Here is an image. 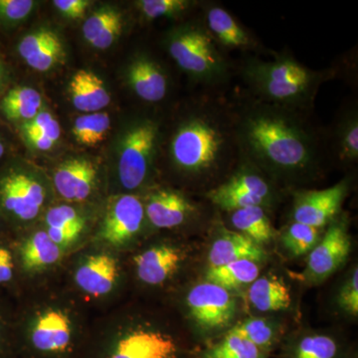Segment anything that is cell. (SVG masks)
<instances>
[{
  "instance_id": "obj_23",
  "label": "cell",
  "mask_w": 358,
  "mask_h": 358,
  "mask_svg": "<svg viewBox=\"0 0 358 358\" xmlns=\"http://www.w3.org/2000/svg\"><path fill=\"white\" fill-rule=\"evenodd\" d=\"M124 28L121 11L112 6L101 7L85 20L83 36L94 48L106 50L119 39Z\"/></svg>"
},
{
  "instance_id": "obj_8",
  "label": "cell",
  "mask_w": 358,
  "mask_h": 358,
  "mask_svg": "<svg viewBox=\"0 0 358 358\" xmlns=\"http://www.w3.org/2000/svg\"><path fill=\"white\" fill-rule=\"evenodd\" d=\"M28 350L38 358H69L74 336L69 317L62 310L40 315L28 334Z\"/></svg>"
},
{
  "instance_id": "obj_32",
  "label": "cell",
  "mask_w": 358,
  "mask_h": 358,
  "mask_svg": "<svg viewBox=\"0 0 358 358\" xmlns=\"http://www.w3.org/2000/svg\"><path fill=\"white\" fill-rule=\"evenodd\" d=\"M320 240V229L294 221L286 228L282 236L284 246L296 257L310 253Z\"/></svg>"
},
{
  "instance_id": "obj_25",
  "label": "cell",
  "mask_w": 358,
  "mask_h": 358,
  "mask_svg": "<svg viewBox=\"0 0 358 358\" xmlns=\"http://www.w3.org/2000/svg\"><path fill=\"white\" fill-rule=\"evenodd\" d=\"M62 248L54 243L46 231H38L21 244L20 260L25 272L43 270L60 260Z\"/></svg>"
},
{
  "instance_id": "obj_9",
  "label": "cell",
  "mask_w": 358,
  "mask_h": 358,
  "mask_svg": "<svg viewBox=\"0 0 358 358\" xmlns=\"http://www.w3.org/2000/svg\"><path fill=\"white\" fill-rule=\"evenodd\" d=\"M186 301L193 320L207 331L225 329L236 313V300L230 291L209 282L193 287Z\"/></svg>"
},
{
  "instance_id": "obj_38",
  "label": "cell",
  "mask_w": 358,
  "mask_h": 358,
  "mask_svg": "<svg viewBox=\"0 0 358 358\" xmlns=\"http://www.w3.org/2000/svg\"><path fill=\"white\" fill-rule=\"evenodd\" d=\"M36 2L32 0H0V25L13 27L29 17Z\"/></svg>"
},
{
  "instance_id": "obj_10",
  "label": "cell",
  "mask_w": 358,
  "mask_h": 358,
  "mask_svg": "<svg viewBox=\"0 0 358 358\" xmlns=\"http://www.w3.org/2000/svg\"><path fill=\"white\" fill-rule=\"evenodd\" d=\"M348 188L350 183L345 178L326 189L296 192L293 206L294 222L306 224L317 229L333 222L341 211Z\"/></svg>"
},
{
  "instance_id": "obj_42",
  "label": "cell",
  "mask_w": 358,
  "mask_h": 358,
  "mask_svg": "<svg viewBox=\"0 0 358 358\" xmlns=\"http://www.w3.org/2000/svg\"><path fill=\"white\" fill-rule=\"evenodd\" d=\"M6 324V317L0 313V358L10 357L14 350L13 339L9 336Z\"/></svg>"
},
{
  "instance_id": "obj_45",
  "label": "cell",
  "mask_w": 358,
  "mask_h": 358,
  "mask_svg": "<svg viewBox=\"0 0 358 358\" xmlns=\"http://www.w3.org/2000/svg\"><path fill=\"white\" fill-rule=\"evenodd\" d=\"M0 218H1V216H0Z\"/></svg>"
},
{
  "instance_id": "obj_36",
  "label": "cell",
  "mask_w": 358,
  "mask_h": 358,
  "mask_svg": "<svg viewBox=\"0 0 358 358\" xmlns=\"http://www.w3.org/2000/svg\"><path fill=\"white\" fill-rule=\"evenodd\" d=\"M338 345L331 336L324 334L307 336L294 346L293 358H336Z\"/></svg>"
},
{
  "instance_id": "obj_27",
  "label": "cell",
  "mask_w": 358,
  "mask_h": 358,
  "mask_svg": "<svg viewBox=\"0 0 358 358\" xmlns=\"http://www.w3.org/2000/svg\"><path fill=\"white\" fill-rule=\"evenodd\" d=\"M43 109L42 96L31 87H14L0 102V112L4 117L20 124L31 121Z\"/></svg>"
},
{
  "instance_id": "obj_4",
  "label": "cell",
  "mask_w": 358,
  "mask_h": 358,
  "mask_svg": "<svg viewBox=\"0 0 358 358\" xmlns=\"http://www.w3.org/2000/svg\"><path fill=\"white\" fill-rule=\"evenodd\" d=\"M169 56L190 79L201 85H217L229 75V64L204 22L179 25L167 34Z\"/></svg>"
},
{
  "instance_id": "obj_20",
  "label": "cell",
  "mask_w": 358,
  "mask_h": 358,
  "mask_svg": "<svg viewBox=\"0 0 358 358\" xmlns=\"http://www.w3.org/2000/svg\"><path fill=\"white\" fill-rule=\"evenodd\" d=\"M119 275V266L108 254L90 256L78 268L75 280L79 288L94 296L109 294Z\"/></svg>"
},
{
  "instance_id": "obj_24",
  "label": "cell",
  "mask_w": 358,
  "mask_h": 358,
  "mask_svg": "<svg viewBox=\"0 0 358 358\" xmlns=\"http://www.w3.org/2000/svg\"><path fill=\"white\" fill-rule=\"evenodd\" d=\"M46 233L60 248L77 241L85 229V219L74 207L60 205L49 209L45 216Z\"/></svg>"
},
{
  "instance_id": "obj_29",
  "label": "cell",
  "mask_w": 358,
  "mask_h": 358,
  "mask_svg": "<svg viewBox=\"0 0 358 358\" xmlns=\"http://www.w3.org/2000/svg\"><path fill=\"white\" fill-rule=\"evenodd\" d=\"M259 275L260 267L257 262L239 260L219 267L209 268L206 273V282L230 291L251 285L258 279Z\"/></svg>"
},
{
  "instance_id": "obj_6",
  "label": "cell",
  "mask_w": 358,
  "mask_h": 358,
  "mask_svg": "<svg viewBox=\"0 0 358 358\" xmlns=\"http://www.w3.org/2000/svg\"><path fill=\"white\" fill-rule=\"evenodd\" d=\"M240 160L241 164L235 173L206 193L207 199L222 210L232 212L246 207H265L272 197V187L263 171Z\"/></svg>"
},
{
  "instance_id": "obj_2",
  "label": "cell",
  "mask_w": 358,
  "mask_h": 358,
  "mask_svg": "<svg viewBox=\"0 0 358 358\" xmlns=\"http://www.w3.org/2000/svg\"><path fill=\"white\" fill-rule=\"evenodd\" d=\"M167 152L173 169L187 178L217 176L240 159L234 112L201 98L176 124Z\"/></svg>"
},
{
  "instance_id": "obj_12",
  "label": "cell",
  "mask_w": 358,
  "mask_h": 358,
  "mask_svg": "<svg viewBox=\"0 0 358 358\" xmlns=\"http://www.w3.org/2000/svg\"><path fill=\"white\" fill-rule=\"evenodd\" d=\"M178 343L169 334L136 329L120 336L100 358H178Z\"/></svg>"
},
{
  "instance_id": "obj_44",
  "label": "cell",
  "mask_w": 358,
  "mask_h": 358,
  "mask_svg": "<svg viewBox=\"0 0 358 358\" xmlns=\"http://www.w3.org/2000/svg\"><path fill=\"white\" fill-rule=\"evenodd\" d=\"M4 154H6V145H4L2 138H0V159L3 157Z\"/></svg>"
},
{
  "instance_id": "obj_1",
  "label": "cell",
  "mask_w": 358,
  "mask_h": 358,
  "mask_svg": "<svg viewBox=\"0 0 358 358\" xmlns=\"http://www.w3.org/2000/svg\"><path fill=\"white\" fill-rule=\"evenodd\" d=\"M303 114L259 101L234 112L240 159L282 178L315 173L322 157V141Z\"/></svg>"
},
{
  "instance_id": "obj_16",
  "label": "cell",
  "mask_w": 358,
  "mask_h": 358,
  "mask_svg": "<svg viewBox=\"0 0 358 358\" xmlns=\"http://www.w3.org/2000/svg\"><path fill=\"white\" fill-rule=\"evenodd\" d=\"M18 54L31 69L47 72L64 58V47L57 33L39 28L26 34L17 47Z\"/></svg>"
},
{
  "instance_id": "obj_28",
  "label": "cell",
  "mask_w": 358,
  "mask_h": 358,
  "mask_svg": "<svg viewBox=\"0 0 358 358\" xmlns=\"http://www.w3.org/2000/svg\"><path fill=\"white\" fill-rule=\"evenodd\" d=\"M230 213L231 223L237 232L248 237L260 246L268 243L275 237L274 227L264 207H246Z\"/></svg>"
},
{
  "instance_id": "obj_14",
  "label": "cell",
  "mask_w": 358,
  "mask_h": 358,
  "mask_svg": "<svg viewBox=\"0 0 358 358\" xmlns=\"http://www.w3.org/2000/svg\"><path fill=\"white\" fill-rule=\"evenodd\" d=\"M127 81L134 95L147 103H159L169 93V78L166 71L147 55H138L129 63Z\"/></svg>"
},
{
  "instance_id": "obj_5",
  "label": "cell",
  "mask_w": 358,
  "mask_h": 358,
  "mask_svg": "<svg viewBox=\"0 0 358 358\" xmlns=\"http://www.w3.org/2000/svg\"><path fill=\"white\" fill-rule=\"evenodd\" d=\"M160 138L159 122L140 119L122 134L117 150V176L126 189L140 188L150 176Z\"/></svg>"
},
{
  "instance_id": "obj_13",
  "label": "cell",
  "mask_w": 358,
  "mask_h": 358,
  "mask_svg": "<svg viewBox=\"0 0 358 358\" xmlns=\"http://www.w3.org/2000/svg\"><path fill=\"white\" fill-rule=\"evenodd\" d=\"M145 215V206L138 197L131 194L117 197L103 219L101 239L112 246L128 243L140 232Z\"/></svg>"
},
{
  "instance_id": "obj_33",
  "label": "cell",
  "mask_w": 358,
  "mask_h": 358,
  "mask_svg": "<svg viewBox=\"0 0 358 358\" xmlns=\"http://www.w3.org/2000/svg\"><path fill=\"white\" fill-rule=\"evenodd\" d=\"M264 350L246 339L226 334L217 345L211 346L202 355V358H263Z\"/></svg>"
},
{
  "instance_id": "obj_15",
  "label": "cell",
  "mask_w": 358,
  "mask_h": 358,
  "mask_svg": "<svg viewBox=\"0 0 358 358\" xmlns=\"http://www.w3.org/2000/svg\"><path fill=\"white\" fill-rule=\"evenodd\" d=\"M196 205L180 192L162 189L152 193L145 206L150 222L160 229L178 227L196 213Z\"/></svg>"
},
{
  "instance_id": "obj_11",
  "label": "cell",
  "mask_w": 358,
  "mask_h": 358,
  "mask_svg": "<svg viewBox=\"0 0 358 358\" xmlns=\"http://www.w3.org/2000/svg\"><path fill=\"white\" fill-rule=\"evenodd\" d=\"M352 241L346 224L334 220L319 243L308 253L306 279L320 282L331 277L345 262Z\"/></svg>"
},
{
  "instance_id": "obj_26",
  "label": "cell",
  "mask_w": 358,
  "mask_h": 358,
  "mask_svg": "<svg viewBox=\"0 0 358 358\" xmlns=\"http://www.w3.org/2000/svg\"><path fill=\"white\" fill-rule=\"evenodd\" d=\"M250 303L259 312H279L291 305L289 289L282 280L274 277L258 278L248 289Z\"/></svg>"
},
{
  "instance_id": "obj_21",
  "label": "cell",
  "mask_w": 358,
  "mask_h": 358,
  "mask_svg": "<svg viewBox=\"0 0 358 358\" xmlns=\"http://www.w3.org/2000/svg\"><path fill=\"white\" fill-rule=\"evenodd\" d=\"M266 259L262 246L237 231H224L214 240L208 253L209 268L239 260L259 262Z\"/></svg>"
},
{
  "instance_id": "obj_34",
  "label": "cell",
  "mask_w": 358,
  "mask_h": 358,
  "mask_svg": "<svg viewBox=\"0 0 358 358\" xmlns=\"http://www.w3.org/2000/svg\"><path fill=\"white\" fill-rule=\"evenodd\" d=\"M229 334L240 336L264 350L275 341V329L267 320L249 317L242 320L228 331Z\"/></svg>"
},
{
  "instance_id": "obj_7",
  "label": "cell",
  "mask_w": 358,
  "mask_h": 358,
  "mask_svg": "<svg viewBox=\"0 0 358 358\" xmlns=\"http://www.w3.org/2000/svg\"><path fill=\"white\" fill-rule=\"evenodd\" d=\"M44 186L32 174L9 169L0 174V216L21 222L36 218L45 202Z\"/></svg>"
},
{
  "instance_id": "obj_17",
  "label": "cell",
  "mask_w": 358,
  "mask_h": 358,
  "mask_svg": "<svg viewBox=\"0 0 358 358\" xmlns=\"http://www.w3.org/2000/svg\"><path fill=\"white\" fill-rule=\"evenodd\" d=\"M96 169L91 160H66L54 173V185L63 199L68 201H84L95 187Z\"/></svg>"
},
{
  "instance_id": "obj_43",
  "label": "cell",
  "mask_w": 358,
  "mask_h": 358,
  "mask_svg": "<svg viewBox=\"0 0 358 358\" xmlns=\"http://www.w3.org/2000/svg\"><path fill=\"white\" fill-rule=\"evenodd\" d=\"M7 80H8V74H7L6 66L0 57V93L6 86Z\"/></svg>"
},
{
  "instance_id": "obj_40",
  "label": "cell",
  "mask_w": 358,
  "mask_h": 358,
  "mask_svg": "<svg viewBox=\"0 0 358 358\" xmlns=\"http://www.w3.org/2000/svg\"><path fill=\"white\" fill-rule=\"evenodd\" d=\"M14 251L4 241H0V288L8 286L15 275Z\"/></svg>"
},
{
  "instance_id": "obj_30",
  "label": "cell",
  "mask_w": 358,
  "mask_h": 358,
  "mask_svg": "<svg viewBox=\"0 0 358 358\" xmlns=\"http://www.w3.org/2000/svg\"><path fill=\"white\" fill-rule=\"evenodd\" d=\"M336 157L343 164H355L358 159V113L352 109L345 113L334 131Z\"/></svg>"
},
{
  "instance_id": "obj_41",
  "label": "cell",
  "mask_w": 358,
  "mask_h": 358,
  "mask_svg": "<svg viewBox=\"0 0 358 358\" xmlns=\"http://www.w3.org/2000/svg\"><path fill=\"white\" fill-rule=\"evenodd\" d=\"M53 4L65 17L79 20L83 17L91 2L88 0H55Z\"/></svg>"
},
{
  "instance_id": "obj_31",
  "label": "cell",
  "mask_w": 358,
  "mask_h": 358,
  "mask_svg": "<svg viewBox=\"0 0 358 358\" xmlns=\"http://www.w3.org/2000/svg\"><path fill=\"white\" fill-rule=\"evenodd\" d=\"M110 129V120L108 113H91L75 120L72 134L80 145L95 147L102 143Z\"/></svg>"
},
{
  "instance_id": "obj_18",
  "label": "cell",
  "mask_w": 358,
  "mask_h": 358,
  "mask_svg": "<svg viewBox=\"0 0 358 358\" xmlns=\"http://www.w3.org/2000/svg\"><path fill=\"white\" fill-rule=\"evenodd\" d=\"M204 24L219 47L235 50H252L257 47L253 36L220 6H207Z\"/></svg>"
},
{
  "instance_id": "obj_35",
  "label": "cell",
  "mask_w": 358,
  "mask_h": 358,
  "mask_svg": "<svg viewBox=\"0 0 358 358\" xmlns=\"http://www.w3.org/2000/svg\"><path fill=\"white\" fill-rule=\"evenodd\" d=\"M136 3L141 15L148 20L181 17L196 6L190 0H140Z\"/></svg>"
},
{
  "instance_id": "obj_37",
  "label": "cell",
  "mask_w": 358,
  "mask_h": 358,
  "mask_svg": "<svg viewBox=\"0 0 358 358\" xmlns=\"http://www.w3.org/2000/svg\"><path fill=\"white\" fill-rule=\"evenodd\" d=\"M22 138L41 136L58 143L61 138V127L55 117L49 110H42L31 121L23 122L20 126Z\"/></svg>"
},
{
  "instance_id": "obj_39",
  "label": "cell",
  "mask_w": 358,
  "mask_h": 358,
  "mask_svg": "<svg viewBox=\"0 0 358 358\" xmlns=\"http://www.w3.org/2000/svg\"><path fill=\"white\" fill-rule=\"evenodd\" d=\"M338 303L343 310L357 317L358 315V270L355 268L350 279L343 285L338 296Z\"/></svg>"
},
{
  "instance_id": "obj_22",
  "label": "cell",
  "mask_w": 358,
  "mask_h": 358,
  "mask_svg": "<svg viewBox=\"0 0 358 358\" xmlns=\"http://www.w3.org/2000/svg\"><path fill=\"white\" fill-rule=\"evenodd\" d=\"M69 95L75 109L86 114L101 112L110 103V93L103 80L89 70H79L73 75Z\"/></svg>"
},
{
  "instance_id": "obj_3",
  "label": "cell",
  "mask_w": 358,
  "mask_h": 358,
  "mask_svg": "<svg viewBox=\"0 0 358 358\" xmlns=\"http://www.w3.org/2000/svg\"><path fill=\"white\" fill-rule=\"evenodd\" d=\"M242 68L257 101L303 113L313 107L320 87L331 76L286 55L270 61L250 58Z\"/></svg>"
},
{
  "instance_id": "obj_19",
  "label": "cell",
  "mask_w": 358,
  "mask_h": 358,
  "mask_svg": "<svg viewBox=\"0 0 358 358\" xmlns=\"http://www.w3.org/2000/svg\"><path fill=\"white\" fill-rule=\"evenodd\" d=\"M182 259L180 250L171 245H159L136 256L134 263L141 281L155 286L169 280L178 270Z\"/></svg>"
}]
</instances>
